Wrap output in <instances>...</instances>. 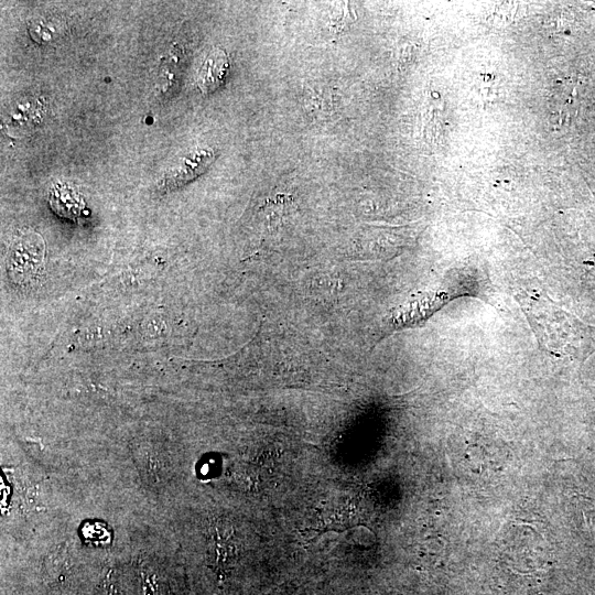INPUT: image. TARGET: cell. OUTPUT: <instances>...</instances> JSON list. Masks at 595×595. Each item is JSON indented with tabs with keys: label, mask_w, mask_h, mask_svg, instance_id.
<instances>
[{
	"label": "cell",
	"mask_w": 595,
	"mask_h": 595,
	"mask_svg": "<svg viewBox=\"0 0 595 595\" xmlns=\"http://www.w3.org/2000/svg\"><path fill=\"white\" fill-rule=\"evenodd\" d=\"M43 252L41 237L31 235L21 238L12 247L10 253L9 272L11 277L20 283L33 278L42 264Z\"/></svg>",
	"instance_id": "obj_1"
},
{
	"label": "cell",
	"mask_w": 595,
	"mask_h": 595,
	"mask_svg": "<svg viewBox=\"0 0 595 595\" xmlns=\"http://www.w3.org/2000/svg\"><path fill=\"white\" fill-rule=\"evenodd\" d=\"M213 159L214 152L210 149H197L191 152L165 174L161 188L169 190L184 185L206 170Z\"/></svg>",
	"instance_id": "obj_2"
},
{
	"label": "cell",
	"mask_w": 595,
	"mask_h": 595,
	"mask_svg": "<svg viewBox=\"0 0 595 595\" xmlns=\"http://www.w3.org/2000/svg\"><path fill=\"white\" fill-rule=\"evenodd\" d=\"M55 33L56 30L44 20L33 21L32 26H30V34L39 42L50 41Z\"/></svg>",
	"instance_id": "obj_5"
},
{
	"label": "cell",
	"mask_w": 595,
	"mask_h": 595,
	"mask_svg": "<svg viewBox=\"0 0 595 595\" xmlns=\"http://www.w3.org/2000/svg\"><path fill=\"white\" fill-rule=\"evenodd\" d=\"M50 203L56 214L73 219L78 218L84 209L83 201L68 187L53 188Z\"/></svg>",
	"instance_id": "obj_4"
},
{
	"label": "cell",
	"mask_w": 595,
	"mask_h": 595,
	"mask_svg": "<svg viewBox=\"0 0 595 595\" xmlns=\"http://www.w3.org/2000/svg\"><path fill=\"white\" fill-rule=\"evenodd\" d=\"M229 69L226 53L220 48H213L204 60L197 76V85L203 94L217 89L225 80Z\"/></svg>",
	"instance_id": "obj_3"
}]
</instances>
